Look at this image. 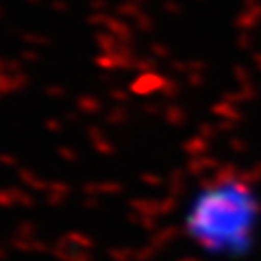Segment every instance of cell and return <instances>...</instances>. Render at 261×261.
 <instances>
[{
	"label": "cell",
	"mask_w": 261,
	"mask_h": 261,
	"mask_svg": "<svg viewBox=\"0 0 261 261\" xmlns=\"http://www.w3.org/2000/svg\"><path fill=\"white\" fill-rule=\"evenodd\" d=\"M187 226L211 255L248 257L261 233V194L246 176L222 174L196 194Z\"/></svg>",
	"instance_id": "cell-1"
}]
</instances>
